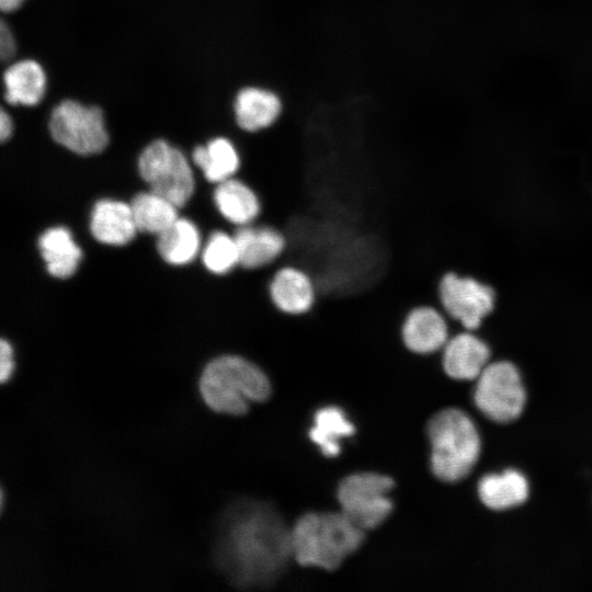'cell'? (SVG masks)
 <instances>
[{
    "label": "cell",
    "instance_id": "cell-18",
    "mask_svg": "<svg viewBox=\"0 0 592 592\" xmlns=\"http://www.w3.org/2000/svg\"><path fill=\"white\" fill-rule=\"evenodd\" d=\"M281 112L278 98L266 90L246 88L235 101L238 125L248 132H257L270 126Z\"/></svg>",
    "mask_w": 592,
    "mask_h": 592
},
{
    "label": "cell",
    "instance_id": "cell-8",
    "mask_svg": "<svg viewBox=\"0 0 592 592\" xmlns=\"http://www.w3.org/2000/svg\"><path fill=\"white\" fill-rule=\"evenodd\" d=\"M526 395L516 366L508 361L489 363L476 379L474 401L496 422H510L522 413Z\"/></svg>",
    "mask_w": 592,
    "mask_h": 592
},
{
    "label": "cell",
    "instance_id": "cell-25",
    "mask_svg": "<svg viewBox=\"0 0 592 592\" xmlns=\"http://www.w3.org/2000/svg\"><path fill=\"white\" fill-rule=\"evenodd\" d=\"M14 371L13 349L12 345L2 339L0 343V380L5 383L11 378Z\"/></svg>",
    "mask_w": 592,
    "mask_h": 592
},
{
    "label": "cell",
    "instance_id": "cell-24",
    "mask_svg": "<svg viewBox=\"0 0 592 592\" xmlns=\"http://www.w3.org/2000/svg\"><path fill=\"white\" fill-rule=\"evenodd\" d=\"M203 262L215 274H225L239 264V253L234 236L223 231L210 235L203 251Z\"/></svg>",
    "mask_w": 592,
    "mask_h": 592
},
{
    "label": "cell",
    "instance_id": "cell-27",
    "mask_svg": "<svg viewBox=\"0 0 592 592\" xmlns=\"http://www.w3.org/2000/svg\"><path fill=\"white\" fill-rule=\"evenodd\" d=\"M12 121L11 117L5 113L4 110H1L0 113V139L2 141L7 140L12 133Z\"/></svg>",
    "mask_w": 592,
    "mask_h": 592
},
{
    "label": "cell",
    "instance_id": "cell-14",
    "mask_svg": "<svg viewBox=\"0 0 592 592\" xmlns=\"http://www.w3.org/2000/svg\"><path fill=\"white\" fill-rule=\"evenodd\" d=\"M270 296L281 311L299 315L312 306L315 291L311 281L303 271L286 266L273 276Z\"/></svg>",
    "mask_w": 592,
    "mask_h": 592
},
{
    "label": "cell",
    "instance_id": "cell-5",
    "mask_svg": "<svg viewBox=\"0 0 592 592\" xmlns=\"http://www.w3.org/2000/svg\"><path fill=\"white\" fill-rule=\"evenodd\" d=\"M391 477L362 471L344 477L337 489L340 511L366 531L380 526L390 516L394 503L388 493L394 489Z\"/></svg>",
    "mask_w": 592,
    "mask_h": 592
},
{
    "label": "cell",
    "instance_id": "cell-26",
    "mask_svg": "<svg viewBox=\"0 0 592 592\" xmlns=\"http://www.w3.org/2000/svg\"><path fill=\"white\" fill-rule=\"evenodd\" d=\"M15 53V42L4 21L0 24V56L3 61L10 60Z\"/></svg>",
    "mask_w": 592,
    "mask_h": 592
},
{
    "label": "cell",
    "instance_id": "cell-3",
    "mask_svg": "<svg viewBox=\"0 0 592 592\" xmlns=\"http://www.w3.org/2000/svg\"><path fill=\"white\" fill-rule=\"evenodd\" d=\"M201 396L215 412L246 414L252 402L269 399L272 388L266 374L238 355H221L203 369L198 382Z\"/></svg>",
    "mask_w": 592,
    "mask_h": 592
},
{
    "label": "cell",
    "instance_id": "cell-7",
    "mask_svg": "<svg viewBox=\"0 0 592 592\" xmlns=\"http://www.w3.org/2000/svg\"><path fill=\"white\" fill-rule=\"evenodd\" d=\"M48 128L56 143L78 155L99 153L109 143L102 110L73 100L54 107Z\"/></svg>",
    "mask_w": 592,
    "mask_h": 592
},
{
    "label": "cell",
    "instance_id": "cell-17",
    "mask_svg": "<svg viewBox=\"0 0 592 592\" xmlns=\"http://www.w3.org/2000/svg\"><path fill=\"white\" fill-rule=\"evenodd\" d=\"M4 99L12 105L33 106L45 91V73L34 60H22L7 68L3 73Z\"/></svg>",
    "mask_w": 592,
    "mask_h": 592
},
{
    "label": "cell",
    "instance_id": "cell-12",
    "mask_svg": "<svg viewBox=\"0 0 592 592\" xmlns=\"http://www.w3.org/2000/svg\"><path fill=\"white\" fill-rule=\"evenodd\" d=\"M405 345L414 353L429 354L446 344L447 326L443 316L431 307H418L409 312L402 326Z\"/></svg>",
    "mask_w": 592,
    "mask_h": 592
},
{
    "label": "cell",
    "instance_id": "cell-9",
    "mask_svg": "<svg viewBox=\"0 0 592 592\" xmlns=\"http://www.w3.org/2000/svg\"><path fill=\"white\" fill-rule=\"evenodd\" d=\"M439 292L447 314L469 330L477 329L493 309L492 288L471 277L447 273L440 282Z\"/></svg>",
    "mask_w": 592,
    "mask_h": 592
},
{
    "label": "cell",
    "instance_id": "cell-20",
    "mask_svg": "<svg viewBox=\"0 0 592 592\" xmlns=\"http://www.w3.org/2000/svg\"><path fill=\"white\" fill-rule=\"evenodd\" d=\"M214 201L220 214L239 226L249 225L260 212L255 193L243 182L232 178L217 184Z\"/></svg>",
    "mask_w": 592,
    "mask_h": 592
},
{
    "label": "cell",
    "instance_id": "cell-15",
    "mask_svg": "<svg viewBox=\"0 0 592 592\" xmlns=\"http://www.w3.org/2000/svg\"><path fill=\"white\" fill-rule=\"evenodd\" d=\"M478 496L492 510H505L522 504L528 497V482L515 469L502 474H489L479 480Z\"/></svg>",
    "mask_w": 592,
    "mask_h": 592
},
{
    "label": "cell",
    "instance_id": "cell-2",
    "mask_svg": "<svg viewBox=\"0 0 592 592\" xmlns=\"http://www.w3.org/2000/svg\"><path fill=\"white\" fill-rule=\"evenodd\" d=\"M365 540V531L340 512H307L291 527L293 559L303 567L334 571Z\"/></svg>",
    "mask_w": 592,
    "mask_h": 592
},
{
    "label": "cell",
    "instance_id": "cell-13",
    "mask_svg": "<svg viewBox=\"0 0 592 592\" xmlns=\"http://www.w3.org/2000/svg\"><path fill=\"white\" fill-rule=\"evenodd\" d=\"M239 253V264L255 269L271 263L284 250L285 239L271 227L241 226L234 235Z\"/></svg>",
    "mask_w": 592,
    "mask_h": 592
},
{
    "label": "cell",
    "instance_id": "cell-6",
    "mask_svg": "<svg viewBox=\"0 0 592 592\" xmlns=\"http://www.w3.org/2000/svg\"><path fill=\"white\" fill-rule=\"evenodd\" d=\"M138 169L151 191L177 207L185 205L193 194L194 178L186 158L166 140H155L143 150Z\"/></svg>",
    "mask_w": 592,
    "mask_h": 592
},
{
    "label": "cell",
    "instance_id": "cell-22",
    "mask_svg": "<svg viewBox=\"0 0 592 592\" xmlns=\"http://www.w3.org/2000/svg\"><path fill=\"white\" fill-rule=\"evenodd\" d=\"M137 229L159 236L179 217L177 206L166 197L150 191L137 194L132 203Z\"/></svg>",
    "mask_w": 592,
    "mask_h": 592
},
{
    "label": "cell",
    "instance_id": "cell-23",
    "mask_svg": "<svg viewBox=\"0 0 592 592\" xmlns=\"http://www.w3.org/2000/svg\"><path fill=\"white\" fill-rule=\"evenodd\" d=\"M193 160L205 178L217 184L231 179L239 167L237 150L228 139L221 137L210 140L206 146H197L193 151Z\"/></svg>",
    "mask_w": 592,
    "mask_h": 592
},
{
    "label": "cell",
    "instance_id": "cell-4",
    "mask_svg": "<svg viewBox=\"0 0 592 592\" xmlns=\"http://www.w3.org/2000/svg\"><path fill=\"white\" fill-rule=\"evenodd\" d=\"M431 445V470L445 482L465 478L480 454L478 430L460 409L446 408L435 413L426 425Z\"/></svg>",
    "mask_w": 592,
    "mask_h": 592
},
{
    "label": "cell",
    "instance_id": "cell-16",
    "mask_svg": "<svg viewBox=\"0 0 592 592\" xmlns=\"http://www.w3.org/2000/svg\"><path fill=\"white\" fill-rule=\"evenodd\" d=\"M38 248L50 275L59 278L71 276L81 260V249L65 227L47 229L38 239Z\"/></svg>",
    "mask_w": 592,
    "mask_h": 592
},
{
    "label": "cell",
    "instance_id": "cell-10",
    "mask_svg": "<svg viewBox=\"0 0 592 592\" xmlns=\"http://www.w3.org/2000/svg\"><path fill=\"white\" fill-rule=\"evenodd\" d=\"M490 350L478 337L464 332L448 339L443 348V368L457 380L477 379L489 364Z\"/></svg>",
    "mask_w": 592,
    "mask_h": 592
},
{
    "label": "cell",
    "instance_id": "cell-11",
    "mask_svg": "<svg viewBox=\"0 0 592 592\" xmlns=\"http://www.w3.org/2000/svg\"><path fill=\"white\" fill-rule=\"evenodd\" d=\"M90 229L98 241L112 246L126 244L138 230L130 205L113 200L95 203Z\"/></svg>",
    "mask_w": 592,
    "mask_h": 592
},
{
    "label": "cell",
    "instance_id": "cell-28",
    "mask_svg": "<svg viewBox=\"0 0 592 592\" xmlns=\"http://www.w3.org/2000/svg\"><path fill=\"white\" fill-rule=\"evenodd\" d=\"M24 0H0V8L3 12L16 10Z\"/></svg>",
    "mask_w": 592,
    "mask_h": 592
},
{
    "label": "cell",
    "instance_id": "cell-21",
    "mask_svg": "<svg viewBox=\"0 0 592 592\" xmlns=\"http://www.w3.org/2000/svg\"><path fill=\"white\" fill-rule=\"evenodd\" d=\"M157 248L170 264L183 265L191 262L200 249V234L196 226L184 218H178L158 236Z\"/></svg>",
    "mask_w": 592,
    "mask_h": 592
},
{
    "label": "cell",
    "instance_id": "cell-19",
    "mask_svg": "<svg viewBox=\"0 0 592 592\" xmlns=\"http://www.w3.org/2000/svg\"><path fill=\"white\" fill-rule=\"evenodd\" d=\"M354 432V424L348 419L343 409L337 406H325L316 411L308 436L323 456L335 457L341 452V441L353 435Z\"/></svg>",
    "mask_w": 592,
    "mask_h": 592
},
{
    "label": "cell",
    "instance_id": "cell-1",
    "mask_svg": "<svg viewBox=\"0 0 592 592\" xmlns=\"http://www.w3.org/2000/svg\"><path fill=\"white\" fill-rule=\"evenodd\" d=\"M214 556L217 567L235 585L270 587L293 559L291 527L271 504L239 501L220 520Z\"/></svg>",
    "mask_w": 592,
    "mask_h": 592
}]
</instances>
